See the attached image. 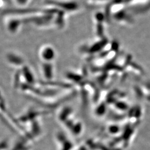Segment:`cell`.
Here are the masks:
<instances>
[{
	"label": "cell",
	"mask_w": 150,
	"mask_h": 150,
	"mask_svg": "<svg viewBox=\"0 0 150 150\" xmlns=\"http://www.w3.org/2000/svg\"><path fill=\"white\" fill-rule=\"evenodd\" d=\"M47 4L61 11L74 13L80 10V5L74 0H49Z\"/></svg>",
	"instance_id": "obj_1"
},
{
	"label": "cell",
	"mask_w": 150,
	"mask_h": 150,
	"mask_svg": "<svg viewBox=\"0 0 150 150\" xmlns=\"http://www.w3.org/2000/svg\"><path fill=\"white\" fill-rule=\"evenodd\" d=\"M148 86H149V90L150 91V83L149 84V85H148Z\"/></svg>",
	"instance_id": "obj_2"
}]
</instances>
